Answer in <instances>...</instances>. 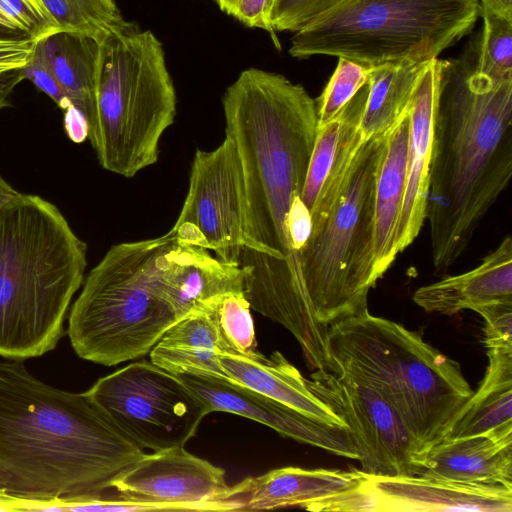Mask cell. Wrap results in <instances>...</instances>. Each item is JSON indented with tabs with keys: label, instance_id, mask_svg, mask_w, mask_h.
<instances>
[{
	"label": "cell",
	"instance_id": "cell-1",
	"mask_svg": "<svg viewBox=\"0 0 512 512\" xmlns=\"http://www.w3.org/2000/svg\"><path fill=\"white\" fill-rule=\"evenodd\" d=\"M225 135L244 182V241L238 265L250 308L284 326L300 347L322 342L288 221L302 191L317 131L315 100L285 76L251 67L222 98Z\"/></svg>",
	"mask_w": 512,
	"mask_h": 512
},
{
	"label": "cell",
	"instance_id": "cell-2",
	"mask_svg": "<svg viewBox=\"0 0 512 512\" xmlns=\"http://www.w3.org/2000/svg\"><path fill=\"white\" fill-rule=\"evenodd\" d=\"M476 54L474 39L443 60L426 210L437 273L463 255L512 176V79L479 72Z\"/></svg>",
	"mask_w": 512,
	"mask_h": 512
},
{
	"label": "cell",
	"instance_id": "cell-3",
	"mask_svg": "<svg viewBox=\"0 0 512 512\" xmlns=\"http://www.w3.org/2000/svg\"><path fill=\"white\" fill-rule=\"evenodd\" d=\"M85 392L55 388L0 359V468L26 495L105 497L143 455Z\"/></svg>",
	"mask_w": 512,
	"mask_h": 512
},
{
	"label": "cell",
	"instance_id": "cell-4",
	"mask_svg": "<svg viewBox=\"0 0 512 512\" xmlns=\"http://www.w3.org/2000/svg\"><path fill=\"white\" fill-rule=\"evenodd\" d=\"M86 266V243L51 202L22 194L0 212L1 358L56 348Z\"/></svg>",
	"mask_w": 512,
	"mask_h": 512
},
{
	"label": "cell",
	"instance_id": "cell-5",
	"mask_svg": "<svg viewBox=\"0 0 512 512\" xmlns=\"http://www.w3.org/2000/svg\"><path fill=\"white\" fill-rule=\"evenodd\" d=\"M330 365L367 380L394 407L423 455L472 394L458 362L419 332L367 311L329 328ZM424 459V458H423Z\"/></svg>",
	"mask_w": 512,
	"mask_h": 512
},
{
	"label": "cell",
	"instance_id": "cell-6",
	"mask_svg": "<svg viewBox=\"0 0 512 512\" xmlns=\"http://www.w3.org/2000/svg\"><path fill=\"white\" fill-rule=\"evenodd\" d=\"M177 97L160 40L126 23L100 41L88 139L100 166L131 178L155 164Z\"/></svg>",
	"mask_w": 512,
	"mask_h": 512
},
{
	"label": "cell",
	"instance_id": "cell-7",
	"mask_svg": "<svg viewBox=\"0 0 512 512\" xmlns=\"http://www.w3.org/2000/svg\"><path fill=\"white\" fill-rule=\"evenodd\" d=\"M173 240L167 232L113 245L89 272L68 317L67 334L80 358L104 366L136 360L178 321L159 265Z\"/></svg>",
	"mask_w": 512,
	"mask_h": 512
},
{
	"label": "cell",
	"instance_id": "cell-8",
	"mask_svg": "<svg viewBox=\"0 0 512 512\" xmlns=\"http://www.w3.org/2000/svg\"><path fill=\"white\" fill-rule=\"evenodd\" d=\"M478 16V0H342L294 32L288 52L365 67L427 62L467 35Z\"/></svg>",
	"mask_w": 512,
	"mask_h": 512
},
{
	"label": "cell",
	"instance_id": "cell-9",
	"mask_svg": "<svg viewBox=\"0 0 512 512\" xmlns=\"http://www.w3.org/2000/svg\"><path fill=\"white\" fill-rule=\"evenodd\" d=\"M383 137L365 141L323 223L310 234L301 273L321 332L368 310L378 279L374 264V190Z\"/></svg>",
	"mask_w": 512,
	"mask_h": 512
},
{
	"label": "cell",
	"instance_id": "cell-10",
	"mask_svg": "<svg viewBox=\"0 0 512 512\" xmlns=\"http://www.w3.org/2000/svg\"><path fill=\"white\" fill-rule=\"evenodd\" d=\"M87 393L134 443L153 451L184 447L210 414L175 374L151 361L132 362Z\"/></svg>",
	"mask_w": 512,
	"mask_h": 512
},
{
	"label": "cell",
	"instance_id": "cell-11",
	"mask_svg": "<svg viewBox=\"0 0 512 512\" xmlns=\"http://www.w3.org/2000/svg\"><path fill=\"white\" fill-rule=\"evenodd\" d=\"M309 389L346 424L364 473L417 476L423 455L400 416L367 380L340 369H318Z\"/></svg>",
	"mask_w": 512,
	"mask_h": 512
},
{
	"label": "cell",
	"instance_id": "cell-12",
	"mask_svg": "<svg viewBox=\"0 0 512 512\" xmlns=\"http://www.w3.org/2000/svg\"><path fill=\"white\" fill-rule=\"evenodd\" d=\"M169 233L177 244L212 250L217 259L238 265L244 241V182L229 136L214 150H196L188 192Z\"/></svg>",
	"mask_w": 512,
	"mask_h": 512
},
{
	"label": "cell",
	"instance_id": "cell-13",
	"mask_svg": "<svg viewBox=\"0 0 512 512\" xmlns=\"http://www.w3.org/2000/svg\"><path fill=\"white\" fill-rule=\"evenodd\" d=\"M123 498L171 505L178 511H235L225 471L184 449L144 454L112 484Z\"/></svg>",
	"mask_w": 512,
	"mask_h": 512
},
{
	"label": "cell",
	"instance_id": "cell-14",
	"mask_svg": "<svg viewBox=\"0 0 512 512\" xmlns=\"http://www.w3.org/2000/svg\"><path fill=\"white\" fill-rule=\"evenodd\" d=\"M324 511L511 512L512 487L365 473L357 489L329 501Z\"/></svg>",
	"mask_w": 512,
	"mask_h": 512
},
{
	"label": "cell",
	"instance_id": "cell-15",
	"mask_svg": "<svg viewBox=\"0 0 512 512\" xmlns=\"http://www.w3.org/2000/svg\"><path fill=\"white\" fill-rule=\"evenodd\" d=\"M175 375L206 405L210 413L228 412L249 418L298 442L358 460L347 428L316 421L226 377L189 372Z\"/></svg>",
	"mask_w": 512,
	"mask_h": 512
},
{
	"label": "cell",
	"instance_id": "cell-16",
	"mask_svg": "<svg viewBox=\"0 0 512 512\" xmlns=\"http://www.w3.org/2000/svg\"><path fill=\"white\" fill-rule=\"evenodd\" d=\"M442 69L443 60L439 58L426 64L408 108L406 184L394 238L396 255L412 244L426 219L434 116Z\"/></svg>",
	"mask_w": 512,
	"mask_h": 512
},
{
	"label": "cell",
	"instance_id": "cell-17",
	"mask_svg": "<svg viewBox=\"0 0 512 512\" xmlns=\"http://www.w3.org/2000/svg\"><path fill=\"white\" fill-rule=\"evenodd\" d=\"M366 96L367 84L335 118L317 126L302 191V200L311 215L312 231L323 223L333 207L355 156L365 142L359 126Z\"/></svg>",
	"mask_w": 512,
	"mask_h": 512
},
{
	"label": "cell",
	"instance_id": "cell-18",
	"mask_svg": "<svg viewBox=\"0 0 512 512\" xmlns=\"http://www.w3.org/2000/svg\"><path fill=\"white\" fill-rule=\"evenodd\" d=\"M159 265L165 298L178 320L244 290L243 269L212 257L202 247L173 240L161 254Z\"/></svg>",
	"mask_w": 512,
	"mask_h": 512
},
{
	"label": "cell",
	"instance_id": "cell-19",
	"mask_svg": "<svg viewBox=\"0 0 512 512\" xmlns=\"http://www.w3.org/2000/svg\"><path fill=\"white\" fill-rule=\"evenodd\" d=\"M365 478L361 470L284 467L231 487L230 500L243 511L299 507L316 511L322 503L357 489Z\"/></svg>",
	"mask_w": 512,
	"mask_h": 512
},
{
	"label": "cell",
	"instance_id": "cell-20",
	"mask_svg": "<svg viewBox=\"0 0 512 512\" xmlns=\"http://www.w3.org/2000/svg\"><path fill=\"white\" fill-rule=\"evenodd\" d=\"M413 301L426 312L443 315L512 302L511 237H505L474 269L418 288Z\"/></svg>",
	"mask_w": 512,
	"mask_h": 512
},
{
	"label": "cell",
	"instance_id": "cell-21",
	"mask_svg": "<svg viewBox=\"0 0 512 512\" xmlns=\"http://www.w3.org/2000/svg\"><path fill=\"white\" fill-rule=\"evenodd\" d=\"M219 362L230 380L316 421L347 428L345 422L309 389L306 378L279 351L268 357L260 352L252 356L219 354Z\"/></svg>",
	"mask_w": 512,
	"mask_h": 512
},
{
	"label": "cell",
	"instance_id": "cell-22",
	"mask_svg": "<svg viewBox=\"0 0 512 512\" xmlns=\"http://www.w3.org/2000/svg\"><path fill=\"white\" fill-rule=\"evenodd\" d=\"M487 355L483 380L454 415L441 441L474 436L512 440V349H487Z\"/></svg>",
	"mask_w": 512,
	"mask_h": 512
},
{
	"label": "cell",
	"instance_id": "cell-23",
	"mask_svg": "<svg viewBox=\"0 0 512 512\" xmlns=\"http://www.w3.org/2000/svg\"><path fill=\"white\" fill-rule=\"evenodd\" d=\"M408 112L384 135L374 190V264L377 279L397 256L394 238L406 184Z\"/></svg>",
	"mask_w": 512,
	"mask_h": 512
},
{
	"label": "cell",
	"instance_id": "cell-24",
	"mask_svg": "<svg viewBox=\"0 0 512 512\" xmlns=\"http://www.w3.org/2000/svg\"><path fill=\"white\" fill-rule=\"evenodd\" d=\"M417 476L512 487V440L474 436L441 441L427 451Z\"/></svg>",
	"mask_w": 512,
	"mask_h": 512
},
{
	"label": "cell",
	"instance_id": "cell-25",
	"mask_svg": "<svg viewBox=\"0 0 512 512\" xmlns=\"http://www.w3.org/2000/svg\"><path fill=\"white\" fill-rule=\"evenodd\" d=\"M37 46L71 104L82 112L89 125L100 41L60 30L37 41Z\"/></svg>",
	"mask_w": 512,
	"mask_h": 512
},
{
	"label": "cell",
	"instance_id": "cell-26",
	"mask_svg": "<svg viewBox=\"0 0 512 512\" xmlns=\"http://www.w3.org/2000/svg\"><path fill=\"white\" fill-rule=\"evenodd\" d=\"M427 62L367 67V96L360 120L363 141L384 136L407 112Z\"/></svg>",
	"mask_w": 512,
	"mask_h": 512
},
{
	"label": "cell",
	"instance_id": "cell-27",
	"mask_svg": "<svg viewBox=\"0 0 512 512\" xmlns=\"http://www.w3.org/2000/svg\"><path fill=\"white\" fill-rule=\"evenodd\" d=\"M61 30L98 41L122 27L123 18L115 0H42Z\"/></svg>",
	"mask_w": 512,
	"mask_h": 512
},
{
	"label": "cell",
	"instance_id": "cell-28",
	"mask_svg": "<svg viewBox=\"0 0 512 512\" xmlns=\"http://www.w3.org/2000/svg\"><path fill=\"white\" fill-rule=\"evenodd\" d=\"M481 17L476 68L496 81L512 79V20L495 15Z\"/></svg>",
	"mask_w": 512,
	"mask_h": 512
},
{
	"label": "cell",
	"instance_id": "cell-29",
	"mask_svg": "<svg viewBox=\"0 0 512 512\" xmlns=\"http://www.w3.org/2000/svg\"><path fill=\"white\" fill-rule=\"evenodd\" d=\"M216 304L209 309L191 313L178 320L165 332L159 343L174 347L211 350L218 354H236L220 332L215 314Z\"/></svg>",
	"mask_w": 512,
	"mask_h": 512
},
{
	"label": "cell",
	"instance_id": "cell-30",
	"mask_svg": "<svg viewBox=\"0 0 512 512\" xmlns=\"http://www.w3.org/2000/svg\"><path fill=\"white\" fill-rule=\"evenodd\" d=\"M60 30L42 0H0V34L39 41Z\"/></svg>",
	"mask_w": 512,
	"mask_h": 512
},
{
	"label": "cell",
	"instance_id": "cell-31",
	"mask_svg": "<svg viewBox=\"0 0 512 512\" xmlns=\"http://www.w3.org/2000/svg\"><path fill=\"white\" fill-rule=\"evenodd\" d=\"M367 83V67L346 58H338L337 66L315 100L317 126L331 121Z\"/></svg>",
	"mask_w": 512,
	"mask_h": 512
},
{
	"label": "cell",
	"instance_id": "cell-32",
	"mask_svg": "<svg viewBox=\"0 0 512 512\" xmlns=\"http://www.w3.org/2000/svg\"><path fill=\"white\" fill-rule=\"evenodd\" d=\"M250 304L243 293L223 296L215 306L217 323L224 339L236 354H256L257 343Z\"/></svg>",
	"mask_w": 512,
	"mask_h": 512
},
{
	"label": "cell",
	"instance_id": "cell-33",
	"mask_svg": "<svg viewBox=\"0 0 512 512\" xmlns=\"http://www.w3.org/2000/svg\"><path fill=\"white\" fill-rule=\"evenodd\" d=\"M342 0H277L273 14L274 31L296 32Z\"/></svg>",
	"mask_w": 512,
	"mask_h": 512
},
{
	"label": "cell",
	"instance_id": "cell-34",
	"mask_svg": "<svg viewBox=\"0 0 512 512\" xmlns=\"http://www.w3.org/2000/svg\"><path fill=\"white\" fill-rule=\"evenodd\" d=\"M474 311L484 319L483 342L487 349H512V302L484 305Z\"/></svg>",
	"mask_w": 512,
	"mask_h": 512
},
{
	"label": "cell",
	"instance_id": "cell-35",
	"mask_svg": "<svg viewBox=\"0 0 512 512\" xmlns=\"http://www.w3.org/2000/svg\"><path fill=\"white\" fill-rule=\"evenodd\" d=\"M23 78L48 95L63 111L72 104L60 86L41 50L35 45L30 61L22 68Z\"/></svg>",
	"mask_w": 512,
	"mask_h": 512
},
{
	"label": "cell",
	"instance_id": "cell-36",
	"mask_svg": "<svg viewBox=\"0 0 512 512\" xmlns=\"http://www.w3.org/2000/svg\"><path fill=\"white\" fill-rule=\"evenodd\" d=\"M277 0H236L230 16L250 28H260L273 37L272 14Z\"/></svg>",
	"mask_w": 512,
	"mask_h": 512
},
{
	"label": "cell",
	"instance_id": "cell-37",
	"mask_svg": "<svg viewBox=\"0 0 512 512\" xmlns=\"http://www.w3.org/2000/svg\"><path fill=\"white\" fill-rule=\"evenodd\" d=\"M37 41L0 34V73L22 69L30 61Z\"/></svg>",
	"mask_w": 512,
	"mask_h": 512
},
{
	"label": "cell",
	"instance_id": "cell-38",
	"mask_svg": "<svg viewBox=\"0 0 512 512\" xmlns=\"http://www.w3.org/2000/svg\"><path fill=\"white\" fill-rule=\"evenodd\" d=\"M48 506L47 498L16 493L0 486V511L2 512H40L47 511Z\"/></svg>",
	"mask_w": 512,
	"mask_h": 512
},
{
	"label": "cell",
	"instance_id": "cell-39",
	"mask_svg": "<svg viewBox=\"0 0 512 512\" xmlns=\"http://www.w3.org/2000/svg\"><path fill=\"white\" fill-rule=\"evenodd\" d=\"M63 123L66 134L73 142L82 143L88 138L89 125L87 119L73 105L64 110Z\"/></svg>",
	"mask_w": 512,
	"mask_h": 512
},
{
	"label": "cell",
	"instance_id": "cell-40",
	"mask_svg": "<svg viewBox=\"0 0 512 512\" xmlns=\"http://www.w3.org/2000/svg\"><path fill=\"white\" fill-rule=\"evenodd\" d=\"M479 16L495 15L512 20V0H478Z\"/></svg>",
	"mask_w": 512,
	"mask_h": 512
},
{
	"label": "cell",
	"instance_id": "cell-41",
	"mask_svg": "<svg viewBox=\"0 0 512 512\" xmlns=\"http://www.w3.org/2000/svg\"><path fill=\"white\" fill-rule=\"evenodd\" d=\"M22 80H24L22 69L0 73V99L8 98Z\"/></svg>",
	"mask_w": 512,
	"mask_h": 512
},
{
	"label": "cell",
	"instance_id": "cell-42",
	"mask_svg": "<svg viewBox=\"0 0 512 512\" xmlns=\"http://www.w3.org/2000/svg\"><path fill=\"white\" fill-rule=\"evenodd\" d=\"M22 193L14 189L0 175V212L21 197Z\"/></svg>",
	"mask_w": 512,
	"mask_h": 512
},
{
	"label": "cell",
	"instance_id": "cell-43",
	"mask_svg": "<svg viewBox=\"0 0 512 512\" xmlns=\"http://www.w3.org/2000/svg\"><path fill=\"white\" fill-rule=\"evenodd\" d=\"M0 486L6 487L7 489H9L13 492L23 494L20 491L19 486L12 479V477L9 474H7L4 470H2L1 468H0Z\"/></svg>",
	"mask_w": 512,
	"mask_h": 512
},
{
	"label": "cell",
	"instance_id": "cell-44",
	"mask_svg": "<svg viewBox=\"0 0 512 512\" xmlns=\"http://www.w3.org/2000/svg\"><path fill=\"white\" fill-rule=\"evenodd\" d=\"M236 0H216L221 11L230 15Z\"/></svg>",
	"mask_w": 512,
	"mask_h": 512
},
{
	"label": "cell",
	"instance_id": "cell-45",
	"mask_svg": "<svg viewBox=\"0 0 512 512\" xmlns=\"http://www.w3.org/2000/svg\"><path fill=\"white\" fill-rule=\"evenodd\" d=\"M8 106H10V102H9L8 98L0 99V110L3 108H6Z\"/></svg>",
	"mask_w": 512,
	"mask_h": 512
}]
</instances>
